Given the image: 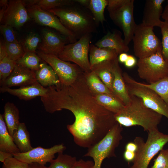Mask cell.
Returning <instances> with one entry per match:
<instances>
[{"instance_id": "44dd1931", "label": "cell", "mask_w": 168, "mask_h": 168, "mask_svg": "<svg viewBox=\"0 0 168 168\" xmlns=\"http://www.w3.org/2000/svg\"><path fill=\"white\" fill-rule=\"evenodd\" d=\"M35 72L37 82L44 87L57 85L60 83L53 68L43 60L39 69Z\"/></svg>"}, {"instance_id": "f546056e", "label": "cell", "mask_w": 168, "mask_h": 168, "mask_svg": "<svg viewBox=\"0 0 168 168\" xmlns=\"http://www.w3.org/2000/svg\"><path fill=\"white\" fill-rule=\"evenodd\" d=\"M22 1L25 7H29L36 6L46 11L70 5L75 2L74 0H30Z\"/></svg>"}, {"instance_id": "7dc6e473", "label": "cell", "mask_w": 168, "mask_h": 168, "mask_svg": "<svg viewBox=\"0 0 168 168\" xmlns=\"http://www.w3.org/2000/svg\"><path fill=\"white\" fill-rule=\"evenodd\" d=\"M128 55L126 53H122L119 54L118 57V60L119 62L124 63L126 61Z\"/></svg>"}, {"instance_id": "603a6c76", "label": "cell", "mask_w": 168, "mask_h": 168, "mask_svg": "<svg viewBox=\"0 0 168 168\" xmlns=\"http://www.w3.org/2000/svg\"><path fill=\"white\" fill-rule=\"evenodd\" d=\"M87 9L91 12L97 25L103 24L106 20L104 11L108 4V0H74Z\"/></svg>"}, {"instance_id": "9a60e30c", "label": "cell", "mask_w": 168, "mask_h": 168, "mask_svg": "<svg viewBox=\"0 0 168 168\" xmlns=\"http://www.w3.org/2000/svg\"><path fill=\"white\" fill-rule=\"evenodd\" d=\"M42 40L39 49L42 52L58 56L62 52L67 42L69 41L63 35L46 29L41 31Z\"/></svg>"}, {"instance_id": "7a4b0ae2", "label": "cell", "mask_w": 168, "mask_h": 168, "mask_svg": "<svg viewBox=\"0 0 168 168\" xmlns=\"http://www.w3.org/2000/svg\"><path fill=\"white\" fill-rule=\"evenodd\" d=\"M74 2L70 5L48 11L58 17L78 40L86 34L96 33L98 26L90 12Z\"/></svg>"}, {"instance_id": "3957f363", "label": "cell", "mask_w": 168, "mask_h": 168, "mask_svg": "<svg viewBox=\"0 0 168 168\" xmlns=\"http://www.w3.org/2000/svg\"><path fill=\"white\" fill-rule=\"evenodd\" d=\"M130 95V101L114 114L116 121L126 127L140 126L147 132L158 128L163 116L147 107L139 98Z\"/></svg>"}, {"instance_id": "681fc988", "label": "cell", "mask_w": 168, "mask_h": 168, "mask_svg": "<svg viewBox=\"0 0 168 168\" xmlns=\"http://www.w3.org/2000/svg\"><path fill=\"white\" fill-rule=\"evenodd\" d=\"M167 4L163 11L161 16L162 18L164 20L168 19V0L167 1Z\"/></svg>"}, {"instance_id": "7c38bea8", "label": "cell", "mask_w": 168, "mask_h": 168, "mask_svg": "<svg viewBox=\"0 0 168 168\" xmlns=\"http://www.w3.org/2000/svg\"><path fill=\"white\" fill-rule=\"evenodd\" d=\"M27 10L30 17L36 23L55 29L66 37L70 43L77 40L73 34L63 25L58 17L53 14L36 6L29 7Z\"/></svg>"}, {"instance_id": "52a82bcc", "label": "cell", "mask_w": 168, "mask_h": 168, "mask_svg": "<svg viewBox=\"0 0 168 168\" xmlns=\"http://www.w3.org/2000/svg\"><path fill=\"white\" fill-rule=\"evenodd\" d=\"M123 75L129 94L140 98L147 107L168 119V105L154 91L135 80L127 72Z\"/></svg>"}, {"instance_id": "ab89813d", "label": "cell", "mask_w": 168, "mask_h": 168, "mask_svg": "<svg viewBox=\"0 0 168 168\" xmlns=\"http://www.w3.org/2000/svg\"><path fill=\"white\" fill-rule=\"evenodd\" d=\"M29 164L21 161L14 156L6 159L2 168H28Z\"/></svg>"}, {"instance_id": "d6a6232c", "label": "cell", "mask_w": 168, "mask_h": 168, "mask_svg": "<svg viewBox=\"0 0 168 168\" xmlns=\"http://www.w3.org/2000/svg\"><path fill=\"white\" fill-rule=\"evenodd\" d=\"M143 86L156 92L168 105V77L149 84L141 83Z\"/></svg>"}, {"instance_id": "8992f818", "label": "cell", "mask_w": 168, "mask_h": 168, "mask_svg": "<svg viewBox=\"0 0 168 168\" xmlns=\"http://www.w3.org/2000/svg\"><path fill=\"white\" fill-rule=\"evenodd\" d=\"M123 129L122 126L117 122L101 140L88 148L84 156L93 158L94 168H101L105 158L116 157L115 149L122 139Z\"/></svg>"}, {"instance_id": "bcb514c9", "label": "cell", "mask_w": 168, "mask_h": 168, "mask_svg": "<svg viewBox=\"0 0 168 168\" xmlns=\"http://www.w3.org/2000/svg\"><path fill=\"white\" fill-rule=\"evenodd\" d=\"M12 157H13V155L12 154L0 151V161L3 163L6 159Z\"/></svg>"}, {"instance_id": "60d3db41", "label": "cell", "mask_w": 168, "mask_h": 168, "mask_svg": "<svg viewBox=\"0 0 168 168\" xmlns=\"http://www.w3.org/2000/svg\"><path fill=\"white\" fill-rule=\"evenodd\" d=\"M94 161H85L81 159L76 161L73 168H94Z\"/></svg>"}, {"instance_id": "74e56055", "label": "cell", "mask_w": 168, "mask_h": 168, "mask_svg": "<svg viewBox=\"0 0 168 168\" xmlns=\"http://www.w3.org/2000/svg\"><path fill=\"white\" fill-rule=\"evenodd\" d=\"M13 27L6 24H1L0 30L4 42L7 43L19 42L17 40Z\"/></svg>"}, {"instance_id": "f6af8a7d", "label": "cell", "mask_w": 168, "mask_h": 168, "mask_svg": "<svg viewBox=\"0 0 168 168\" xmlns=\"http://www.w3.org/2000/svg\"><path fill=\"white\" fill-rule=\"evenodd\" d=\"M137 149V146L134 142H128L125 146V150H126L135 152Z\"/></svg>"}, {"instance_id": "7bdbcfd3", "label": "cell", "mask_w": 168, "mask_h": 168, "mask_svg": "<svg viewBox=\"0 0 168 168\" xmlns=\"http://www.w3.org/2000/svg\"><path fill=\"white\" fill-rule=\"evenodd\" d=\"M135 156V152L125 150L123 154L124 159L129 163L133 162Z\"/></svg>"}, {"instance_id": "f1b7e54d", "label": "cell", "mask_w": 168, "mask_h": 168, "mask_svg": "<svg viewBox=\"0 0 168 168\" xmlns=\"http://www.w3.org/2000/svg\"><path fill=\"white\" fill-rule=\"evenodd\" d=\"M84 75L86 83L92 94H113L94 72H84Z\"/></svg>"}, {"instance_id": "6da1fadb", "label": "cell", "mask_w": 168, "mask_h": 168, "mask_svg": "<svg viewBox=\"0 0 168 168\" xmlns=\"http://www.w3.org/2000/svg\"><path fill=\"white\" fill-rule=\"evenodd\" d=\"M84 73L71 85L60 83L48 87L47 96L41 100L49 113L65 109L73 113L75 121L67 125V129L76 144L88 148L101 140L117 122L114 114L95 100Z\"/></svg>"}, {"instance_id": "d6986e66", "label": "cell", "mask_w": 168, "mask_h": 168, "mask_svg": "<svg viewBox=\"0 0 168 168\" xmlns=\"http://www.w3.org/2000/svg\"><path fill=\"white\" fill-rule=\"evenodd\" d=\"M113 71L114 78L112 92L126 105L130 101L131 96L123 77V72L119 64L118 57L114 61Z\"/></svg>"}, {"instance_id": "e0dca14e", "label": "cell", "mask_w": 168, "mask_h": 168, "mask_svg": "<svg viewBox=\"0 0 168 168\" xmlns=\"http://www.w3.org/2000/svg\"><path fill=\"white\" fill-rule=\"evenodd\" d=\"M165 0H147L143 11L142 23L154 28L160 27L162 21L160 19L163 12L162 4Z\"/></svg>"}, {"instance_id": "5bb4252c", "label": "cell", "mask_w": 168, "mask_h": 168, "mask_svg": "<svg viewBox=\"0 0 168 168\" xmlns=\"http://www.w3.org/2000/svg\"><path fill=\"white\" fill-rule=\"evenodd\" d=\"M30 17L22 0H10L1 22L2 24L19 28L29 21Z\"/></svg>"}, {"instance_id": "836d02e7", "label": "cell", "mask_w": 168, "mask_h": 168, "mask_svg": "<svg viewBox=\"0 0 168 168\" xmlns=\"http://www.w3.org/2000/svg\"><path fill=\"white\" fill-rule=\"evenodd\" d=\"M16 61L7 55L0 60V83L3 82L11 74Z\"/></svg>"}, {"instance_id": "d590c367", "label": "cell", "mask_w": 168, "mask_h": 168, "mask_svg": "<svg viewBox=\"0 0 168 168\" xmlns=\"http://www.w3.org/2000/svg\"><path fill=\"white\" fill-rule=\"evenodd\" d=\"M41 41L39 35L31 33L24 40L22 46L25 52L36 53V50Z\"/></svg>"}, {"instance_id": "83f0119b", "label": "cell", "mask_w": 168, "mask_h": 168, "mask_svg": "<svg viewBox=\"0 0 168 168\" xmlns=\"http://www.w3.org/2000/svg\"><path fill=\"white\" fill-rule=\"evenodd\" d=\"M12 137L21 152H26L33 148L30 143L29 133L24 123H20Z\"/></svg>"}, {"instance_id": "b9f144b4", "label": "cell", "mask_w": 168, "mask_h": 168, "mask_svg": "<svg viewBox=\"0 0 168 168\" xmlns=\"http://www.w3.org/2000/svg\"><path fill=\"white\" fill-rule=\"evenodd\" d=\"M137 62L135 57L133 55H128L126 61L124 63L125 66L128 68H130L134 67Z\"/></svg>"}, {"instance_id": "ba28073f", "label": "cell", "mask_w": 168, "mask_h": 168, "mask_svg": "<svg viewBox=\"0 0 168 168\" xmlns=\"http://www.w3.org/2000/svg\"><path fill=\"white\" fill-rule=\"evenodd\" d=\"M153 29L142 23L136 26L132 40L134 54L139 59L162 50L161 42L155 34Z\"/></svg>"}, {"instance_id": "ffe728a7", "label": "cell", "mask_w": 168, "mask_h": 168, "mask_svg": "<svg viewBox=\"0 0 168 168\" xmlns=\"http://www.w3.org/2000/svg\"><path fill=\"white\" fill-rule=\"evenodd\" d=\"M95 45L99 48H107L115 50L118 54L128 52L129 48L122 38L121 34L118 31L107 33L96 43Z\"/></svg>"}, {"instance_id": "30bf717a", "label": "cell", "mask_w": 168, "mask_h": 168, "mask_svg": "<svg viewBox=\"0 0 168 168\" xmlns=\"http://www.w3.org/2000/svg\"><path fill=\"white\" fill-rule=\"evenodd\" d=\"M91 34H86L76 42L66 45L58 57L63 61L74 63L84 72L91 71L89 53Z\"/></svg>"}, {"instance_id": "f907efd6", "label": "cell", "mask_w": 168, "mask_h": 168, "mask_svg": "<svg viewBox=\"0 0 168 168\" xmlns=\"http://www.w3.org/2000/svg\"><path fill=\"white\" fill-rule=\"evenodd\" d=\"M8 2L9 1L7 0H1L0 1L1 7H7Z\"/></svg>"}, {"instance_id": "ac0fdd59", "label": "cell", "mask_w": 168, "mask_h": 168, "mask_svg": "<svg viewBox=\"0 0 168 168\" xmlns=\"http://www.w3.org/2000/svg\"><path fill=\"white\" fill-rule=\"evenodd\" d=\"M1 92H7L17 97L20 99L29 100L37 97H46L48 91V87H44L38 82L17 89L1 87Z\"/></svg>"}, {"instance_id": "484cf974", "label": "cell", "mask_w": 168, "mask_h": 168, "mask_svg": "<svg viewBox=\"0 0 168 168\" xmlns=\"http://www.w3.org/2000/svg\"><path fill=\"white\" fill-rule=\"evenodd\" d=\"M0 151L14 154L21 152L9 134L3 115L0 114Z\"/></svg>"}, {"instance_id": "f35d334b", "label": "cell", "mask_w": 168, "mask_h": 168, "mask_svg": "<svg viewBox=\"0 0 168 168\" xmlns=\"http://www.w3.org/2000/svg\"><path fill=\"white\" fill-rule=\"evenodd\" d=\"M151 168H168V148L160 151Z\"/></svg>"}, {"instance_id": "7402d4cb", "label": "cell", "mask_w": 168, "mask_h": 168, "mask_svg": "<svg viewBox=\"0 0 168 168\" xmlns=\"http://www.w3.org/2000/svg\"><path fill=\"white\" fill-rule=\"evenodd\" d=\"M118 55L114 49L107 48H99L95 44H90L89 56L91 68L105 61L114 60L118 58Z\"/></svg>"}, {"instance_id": "5b68a950", "label": "cell", "mask_w": 168, "mask_h": 168, "mask_svg": "<svg viewBox=\"0 0 168 168\" xmlns=\"http://www.w3.org/2000/svg\"><path fill=\"white\" fill-rule=\"evenodd\" d=\"M134 0H108L107 7L110 17L122 30L124 40L128 45L132 40L137 24L133 16Z\"/></svg>"}, {"instance_id": "d4e9b609", "label": "cell", "mask_w": 168, "mask_h": 168, "mask_svg": "<svg viewBox=\"0 0 168 168\" xmlns=\"http://www.w3.org/2000/svg\"><path fill=\"white\" fill-rule=\"evenodd\" d=\"M92 95L98 104L114 114L120 112L125 105L121 100L113 94L102 93Z\"/></svg>"}, {"instance_id": "ee69618b", "label": "cell", "mask_w": 168, "mask_h": 168, "mask_svg": "<svg viewBox=\"0 0 168 168\" xmlns=\"http://www.w3.org/2000/svg\"><path fill=\"white\" fill-rule=\"evenodd\" d=\"M7 55V49L5 42L0 41V60Z\"/></svg>"}, {"instance_id": "1f68e13d", "label": "cell", "mask_w": 168, "mask_h": 168, "mask_svg": "<svg viewBox=\"0 0 168 168\" xmlns=\"http://www.w3.org/2000/svg\"><path fill=\"white\" fill-rule=\"evenodd\" d=\"M55 159L52 160L50 165L47 168H73L77 161L75 157L63 154V152L58 153Z\"/></svg>"}, {"instance_id": "8d00e7d4", "label": "cell", "mask_w": 168, "mask_h": 168, "mask_svg": "<svg viewBox=\"0 0 168 168\" xmlns=\"http://www.w3.org/2000/svg\"><path fill=\"white\" fill-rule=\"evenodd\" d=\"M160 28L162 35V50L163 56L168 62V19L162 21Z\"/></svg>"}, {"instance_id": "4fadbf2b", "label": "cell", "mask_w": 168, "mask_h": 168, "mask_svg": "<svg viewBox=\"0 0 168 168\" xmlns=\"http://www.w3.org/2000/svg\"><path fill=\"white\" fill-rule=\"evenodd\" d=\"M65 149L66 147L63 144L55 145L50 148L38 146L26 152L15 153L13 156L28 164L35 162L44 165L53 159L56 153L63 152Z\"/></svg>"}, {"instance_id": "4dcf8cb0", "label": "cell", "mask_w": 168, "mask_h": 168, "mask_svg": "<svg viewBox=\"0 0 168 168\" xmlns=\"http://www.w3.org/2000/svg\"><path fill=\"white\" fill-rule=\"evenodd\" d=\"M42 61L36 53L25 52L23 56L16 61V64L34 72L40 67Z\"/></svg>"}, {"instance_id": "8fae6325", "label": "cell", "mask_w": 168, "mask_h": 168, "mask_svg": "<svg viewBox=\"0 0 168 168\" xmlns=\"http://www.w3.org/2000/svg\"><path fill=\"white\" fill-rule=\"evenodd\" d=\"M36 53L42 60L52 67L62 84H72L84 72L76 64L63 61L57 56L47 54L40 50Z\"/></svg>"}, {"instance_id": "4316f807", "label": "cell", "mask_w": 168, "mask_h": 168, "mask_svg": "<svg viewBox=\"0 0 168 168\" xmlns=\"http://www.w3.org/2000/svg\"><path fill=\"white\" fill-rule=\"evenodd\" d=\"M4 109V120L9 133L12 137L20 123L19 110L13 103L9 102L5 104Z\"/></svg>"}, {"instance_id": "2e32d148", "label": "cell", "mask_w": 168, "mask_h": 168, "mask_svg": "<svg viewBox=\"0 0 168 168\" xmlns=\"http://www.w3.org/2000/svg\"><path fill=\"white\" fill-rule=\"evenodd\" d=\"M37 82L35 72L16 64L10 75L0 85L8 88L21 87Z\"/></svg>"}, {"instance_id": "9c48e42d", "label": "cell", "mask_w": 168, "mask_h": 168, "mask_svg": "<svg viewBox=\"0 0 168 168\" xmlns=\"http://www.w3.org/2000/svg\"><path fill=\"white\" fill-rule=\"evenodd\" d=\"M137 65L139 77L149 83L168 77V62L164 58L161 51L139 59Z\"/></svg>"}, {"instance_id": "cb8c5ba5", "label": "cell", "mask_w": 168, "mask_h": 168, "mask_svg": "<svg viewBox=\"0 0 168 168\" xmlns=\"http://www.w3.org/2000/svg\"><path fill=\"white\" fill-rule=\"evenodd\" d=\"M115 60L104 61L94 65L91 68V71L98 76L112 92L114 78V63Z\"/></svg>"}, {"instance_id": "c3c4849f", "label": "cell", "mask_w": 168, "mask_h": 168, "mask_svg": "<svg viewBox=\"0 0 168 168\" xmlns=\"http://www.w3.org/2000/svg\"><path fill=\"white\" fill-rule=\"evenodd\" d=\"M28 168H47V167L44 165L34 162L29 164Z\"/></svg>"}, {"instance_id": "277c9868", "label": "cell", "mask_w": 168, "mask_h": 168, "mask_svg": "<svg viewBox=\"0 0 168 168\" xmlns=\"http://www.w3.org/2000/svg\"><path fill=\"white\" fill-rule=\"evenodd\" d=\"M148 133L145 142L142 138L139 136L134 140L137 149L130 168H147L151 160L168 142V134L160 132L158 128Z\"/></svg>"}, {"instance_id": "e575fe53", "label": "cell", "mask_w": 168, "mask_h": 168, "mask_svg": "<svg viewBox=\"0 0 168 168\" xmlns=\"http://www.w3.org/2000/svg\"><path fill=\"white\" fill-rule=\"evenodd\" d=\"M5 44L7 55L12 59L16 61L24 54L25 52L22 45L19 42H5Z\"/></svg>"}]
</instances>
